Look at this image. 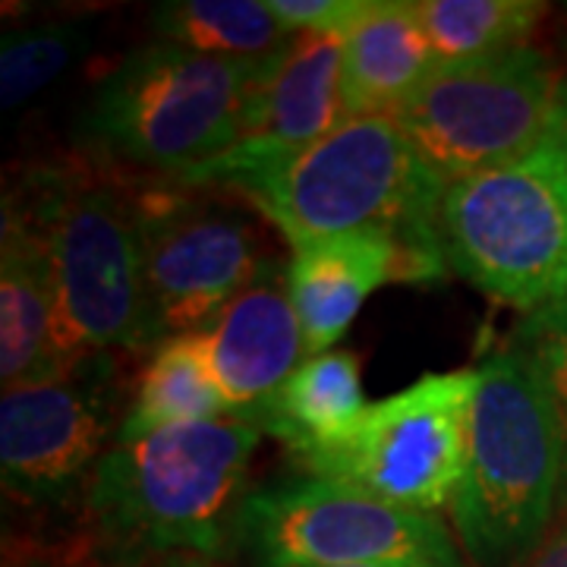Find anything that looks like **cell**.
Here are the masks:
<instances>
[{
  "label": "cell",
  "mask_w": 567,
  "mask_h": 567,
  "mask_svg": "<svg viewBox=\"0 0 567 567\" xmlns=\"http://www.w3.org/2000/svg\"><path fill=\"white\" fill-rule=\"evenodd\" d=\"M520 567H567V498H561V507L555 514V524L546 533V539Z\"/></svg>",
  "instance_id": "obj_24"
},
{
  "label": "cell",
  "mask_w": 567,
  "mask_h": 567,
  "mask_svg": "<svg viewBox=\"0 0 567 567\" xmlns=\"http://www.w3.org/2000/svg\"><path fill=\"white\" fill-rule=\"evenodd\" d=\"M439 63H461L529 44L546 3L539 0H413Z\"/></svg>",
  "instance_id": "obj_20"
},
{
  "label": "cell",
  "mask_w": 567,
  "mask_h": 567,
  "mask_svg": "<svg viewBox=\"0 0 567 567\" xmlns=\"http://www.w3.org/2000/svg\"><path fill=\"white\" fill-rule=\"evenodd\" d=\"M199 344L227 416L256 423L309 357L290 297V265L268 256L256 278L199 331Z\"/></svg>",
  "instance_id": "obj_12"
},
{
  "label": "cell",
  "mask_w": 567,
  "mask_h": 567,
  "mask_svg": "<svg viewBox=\"0 0 567 567\" xmlns=\"http://www.w3.org/2000/svg\"><path fill=\"white\" fill-rule=\"evenodd\" d=\"M447 268L495 303L536 312L567 293V145L555 133L517 162L445 186Z\"/></svg>",
  "instance_id": "obj_6"
},
{
  "label": "cell",
  "mask_w": 567,
  "mask_h": 567,
  "mask_svg": "<svg viewBox=\"0 0 567 567\" xmlns=\"http://www.w3.org/2000/svg\"><path fill=\"white\" fill-rule=\"evenodd\" d=\"M565 454L539 369L507 341L480 365L451 533L476 567H520L561 507Z\"/></svg>",
  "instance_id": "obj_3"
},
{
  "label": "cell",
  "mask_w": 567,
  "mask_h": 567,
  "mask_svg": "<svg viewBox=\"0 0 567 567\" xmlns=\"http://www.w3.org/2000/svg\"><path fill=\"white\" fill-rule=\"evenodd\" d=\"M32 567H48V565H32Z\"/></svg>",
  "instance_id": "obj_27"
},
{
  "label": "cell",
  "mask_w": 567,
  "mask_h": 567,
  "mask_svg": "<svg viewBox=\"0 0 567 567\" xmlns=\"http://www.w3.org/2000/svg\"><path fill=\"white\" fill-rule=\"evenodd\" d=\"M287 265L309 357L334 350L382 284L410 281L404 249L385 234H344L297 246Z\"/></svg>",
  "instance_id": "obj_15"
},
{
  "label": "cell",
  "mask_w": 567,
  "mask_h": 567,
  "mask_svg": "<svg viewBox=\"0 0 567 567\" xmlns=\"http://www.w3.org/2000/svg\"><path fill=\"white\" fill-rule=\"evenodd\" d=\"M237 551L252 567H466L439 514L306 473L246 495Z\"/></svg>",
  "instance_id": "obj_7"
},
{
  "label": "cell",
  "mask_w": 567,
  "mask_h": 567,
  "mask_svg": "<svg viewBox=\"0 0 567 567\" xmlns=\"http://www.w3.org/2000/svg\"><path fill=\"white\" fill-rule=\"evenodd\" d=\"M290 32H344L363 13L365 0H268Z\"/></svg>",
  "instance_id": "obj_23"
},
{
  "label": "cell",
  "mask_w": 567,
  "mask_h": 567,
  "mask_svg": "<svg viewBox=\"0 0 567 567\" xmlns=\"http://www.w3.org/2000/svg\"><path fill=\"white\" fill-rule=\"evenodd\" d=\"M350 121L341 32H293L262 63L249 92L240 142L297 148Z\"/></svg>",
  "instance_id": "obj_13"
},
{
  "label": "cell",
  "mask_w": 567,
  "mask_h": 567,
  "mask_svg": "<svg viewBox=\"0 0 567 567\" xmlns=\"http://www.w3.org/2000/svg\"><path fill=\"white\" fill-rule=\"evenodd\" d=\"M262 425L224 416L117 439L85 488V517L111 565L152 558L221 561L237 524Z\"/></svg>",
  "instance_id": "obj_2"
},
{
  "label": "cell",
  "mask_w": 567,
  "mask_h": 567,
  "mask_svg": "<svg viewBox=\"0 0 567 567\" xmlns=\"http://www.w3.org/2000/svg\"><path fill=\"white\" fill-rule=\"evenodd\" d=\"M148 22L155 39L227 61H265L293 35L268 0H167Z\"/></svg>",
  "instance_id": "obj_18"
},
{
  "label": "cell",
  "mask_w": 567,
  "mask_h": 567,
  "mask_svg": "<svg viewBox=\"0 0 567 567\" xmlns=\"http://www.w3.org/2000/svg\"><path fill=\"white\" fill-rule=\"evenodd\" d=\"M511 341L527 350L529 360L539 369L543 385H546L548 404H551L558 435H561V454H565L561 498H567V293L558 297L555 303L527 312L514 328Z\"/></svg>",
  "instance_id": "obj_22"
},
{
  "label": "cell",
  "mask_w": 567,
  "mask_h": 567,
  "mask_svg": "<svg viewBox=\"0 0 567 567\" xmlns=\"http://www.w3.org/2000/svg\"><path fill=\"white\" fill-rule=\"evenodd\" d=\"M13 196L44 234L58 287V375L104 353L148 350L136 193L44 171Z\"/></svg>",
  "instance_id": "obj_5"
},
{
  "label": "cell",
  "mask_w": 567,
  "mask_h": 567,
  "mask_svg": "<svg viewBox=\"0 0 567 567\" xmlns=\"http://www.w3.org/2000/svg\"><path fill=\"white\" fill-rule=\"evenodd\" d=\"M162 567H215L212 561H203V558H167Z\"/></svg>",
  "instance_id": "obj_26"
},
{
  "label": "cell",
  "mask_w": 567,
  "mask_h": 567,
  "mask_svg": "<svg viewBox=\"0 0 567 567\" xmlns=\"http://www.w3.org/2000/svg\"><path fill=\"white\" fill-rule=\"evenodd\" d=\"M58 375V287L44 234L13 193L0 230V379L3 391Z\"/></svg>",
  "instance_id": "obj_14"
},
{
  "label": "cell",
  "mask_w": 567,
  "mask_h": 567,
  "mask_svg": "<svg viewBox=\"0 0 567 567\" xmlns=\"http://www.w3.org/2000/svg\"><path fill=\"white\" fill-rule=\"evenodd\" d=\"M89 44L80 22H39L7 32L0 41V104L17 111L32 102L51 82L70 70V63Z\"/></svg>",
  "instance_id": "obj_21"
},
{
  "label": "cell",
  "mask_w": 567,
  "mask_h": 567,
  "mask_svg": "<svg viewBox=\"0 0 567 567\" xmlns=\"http://www.w3.org/2000/svg\"><path fill=\"white\" fill-rule=\"evenodd\" d=\"M341 41L350 117H398L439 66L413 0H365Z\"/></svg>",
  "instance_id": "obj_16"
},
{
  "label": "cell",
  "mask_w": 567,
  "mask_h": 567,
  "mask_svg": "<svg viewBox=\"0 0 567 567\" xmlns=\"http://www.w3.org/2000/svg\"><path fill=\"white\" fill-rule=\"evenodd\" d=\"M480 369L432 372L379 404L341 447L297 461L306 476H324L369 492L388 505L439 514L464 480L470 413Z\"/></svg>",
  "instance_id": "obj_9"
},
{
  "label": "cell",
  "mask_w": 567,
  "mask_h": 567,
  "mask_svg": "<svg viewBox=\"0 0 567 567\" xmlns=\"http://www.w3.org/2000/svg\"><path fill=\"white\" fill-rule=\"evenodd\" d=\"M365 410L360 360L334 347L319 357H306L256 423L290 447L293 461H303L344 445L365 420Z\"/></svg>",
  "instance_id": "obj_17"
},
{
  "label": "cell",
  "mask_w": 567,
  "mask_h": 567,
  "mask_svg": "<svg viewBox=\"0 0 567 567\" xmlns=\"http://www.w3.org/2000/svg\"><path fill=\"white\" fill-rule=\"evenodd\" d=\"M265 61H227L145 41L99 80L80 117V142L117 167L181 181L240 142L246 102Z\"/></svg>",
  "instance_id": "obj_4"
},
{
  "label": "cell",
  "mask_w": 567,
  "mask_h": 567,
  "mask_svg": "<svg viewBox=\"0 0 567 567\" xmlns=\"http://www.w3.org/2000/svg\"><path fill=\"white\" fill-rule=\"evenodd\" d=\"M555 136L567 145V73L561 80V92H558V121H555Z\"/></svg>",
  "instance_id": "obj_25"
},
{
  "label": "cell",
  "mask_w": 567,
  "mask_h": 567,
  "mask_svg": "<svg viewBox=\"0 0 567 567\" xmlns=\"http://www.w3.org/2000/svg\"><path fill=\"white\" fill-rule=\"evenodd\" d=\"M148 344L199 334L215 322L265 256L240 208L199 186L155 183L136 189Z\"/></svg>",
  "instance_id": "obj_10"
},
{
  "label": "cell",
  "mask_w": 567,
  "mask_h": 567,
  "mask_svg": "<svg viewBox=\"0 0 567 567\" xmlns=\"http://www.w3.org/2000/svg\"><path fill=\"white\" fill-rule=\"evenodd\" d=\"M561 80L536 44L439 63L394 121L442 181H464L524 158L555 133Z\"/></svg>",
  "instance_id": "obj_8"
},
{
  "label": "cell",
  "mask_w": 567,
  "mask_h": 567,
  "mask_svg": "<svg viewBox=\"0 0 567 567\" xmlns=\"http://www.w3.org/2000/svg\"><path fill=\"white\" fill-rule=\"evenodd\" d=\"M114 353L82 360L54 379L7 388L0 398V476L10 498L63 507L89 488L126 420Z\"/></svg>",
  "instance_id": "obj_11"
},
{
  "label": "cell",
  "mask_w": 567,
  "mask_h": 567,
  "mask_svg": "<svg viewBox=\"0 0 567 567\" xmlns=\"http://www.w3.org/2000/svg\"><path fill=\"white\" fill-rule=\"evenodd\" d=\"M224 416L227 404L208 369L199 334H186L152 353L117 439H133L167 425L212 423Z\"/></svg>",
  "instance_id": "obj_19"
},
{
  "label": "cell",
  "mask_w": 567,
  "mask_h": 567,
  "mask_svg": "<svg viewBox=\"0 0 567 567\" xmlns=\"http://www.w3.org/2000/svg\"><path fill=\"white\" fill-rule=\"evenodd\" d=\"M174 183L240 196L290 249L344 234H385L404 249L410 281H439L447 268L439 234L447 183L394 117H350L297 148L237 142Z\"/></svg>",
  "instance_id": "obj_1"
}]
</instances>
